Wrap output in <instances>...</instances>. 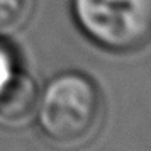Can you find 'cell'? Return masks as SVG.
<instances>
[{
  "mask_svg": "<svg viewBox=\"0 0 151 151\" xmlns=\"http://www.w3.org/2000/svg\"><path fill=\"white\" fill-rule=\"evenodd\" d=\"M34 117L49 143L60 148H80L100 129L104 119L102 90L83 71H61L41 90Z\"/></svg>",
  "mask_w": 151,
  "mask_h": 151,
  "instance_id": "obj_1",
  "label": "cell"
},
{
  "mask_svg": "<svg viewBox=\"0 0 151 151\" xmlns=\"http://www.w3.org/2000/svg\"><path fill=\"white\" fill-rule=\"evenodd\" d=\"M71 17L92 44L132 55L151 44V0H70Z\"/></svg>",
  "mask_w": 151,
  "mask_h": 151,
  "instance_id": "obj_2",
  "label": "cell"
},
{
  "mask_svg": "<svg viewBox=\"0 0 151 151\" xmlns=\"http://www.w3.org/2000/svg\"><path fill=\"white\" fill-rule=\"evenodd\" d=\"M41 88L34 76L24 70H15L0 88V121L21 126L34 119Z\"/></svg>",
  "mask_w": 151,
  "mask_h": 151,
  "instance_id": "obj_3",
  "label": "cell"
},
{
  "mask_svg": "<svg viewBox=\"0 0 151 151\" xmlns=\"http://www.w3.org/2000/svg\"><path fill=\"white\" fill-rule=\"evenodd\" d=\"M31 0H0V37L15 32L27 21Z\"/></svg>",
  "mask_w": 151,
  "mask_h": 151,
  "instance_id": "obj_4",
  "label": "cell"
},
{
  "mask_svg": "<svg viewBox=\"0 0 151 151\" xmlns=\"http://www.w3.org/2000/svg\"><path fill=\"white\" fill-rule=\"evenodd\" d=\"M15 70H17V61H15L14 51L0 39V88Z\"/></svg>",
  "mask_w": 151,
  "mask_h": 151,
  "instance_id": "obj_5",
  "label": "cell"
}]
</instances>
